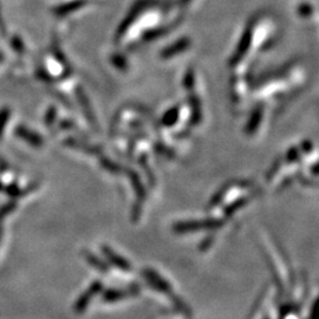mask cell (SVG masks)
I'll use <instances>...</instances> for the list:
<instances>
[{
  "mask_svg": "<svg viewBox=\"0 0 319 319\" xmlns=\"http://www.w3.org/2000/svg\"><path fill=\"white\" fill-rule=\"evenodd\" d=\"M15 207H17V204H15L14 201H10L2 206V207H0V221H2L10 212H12Z\"/></svg>",
  "mask_w": 319,
  "mask_h": 319,
  "instance_id": "obj_1",
  "label": "cell"
}]
</instances>
